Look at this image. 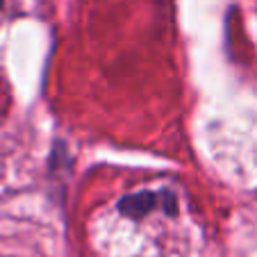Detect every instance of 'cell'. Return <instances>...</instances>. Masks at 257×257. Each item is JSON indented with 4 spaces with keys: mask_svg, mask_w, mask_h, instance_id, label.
I'll use <instances>...</instances> for the list:
<instances>
[{
    "mask_svg": "<svg viewBox=\"0 0 257 257\" xmlns=\"http://www.w3.org/2000/svg\"><path fill=\"white\" fill-rule=\"evenodd\" d=\"M162 196L164 191H137V194H127L118 200V212L123 216L132 218V221H141L148 214H153L155 209L162 207Z\"/></svg>",
    "mask_w": 257,
    "mask_h": 257,
    "instance_id": "cell-1",
    "label": "cell"
},
{
    "mask_svg": "<svg viewBox=\"0 0 257 257\" xmlns=\"http://www.w3.org/2000/svg\"><path fill=\"white\" fill-rule=\"evenodd\" d=\"M3 5H5V0H0V10H3Z\"/></svg>",
    "mask_w": 257,
    "mask_h": 257,
    "instance_id": "cell-2",
    "label": "cell"
}]
</instances>
